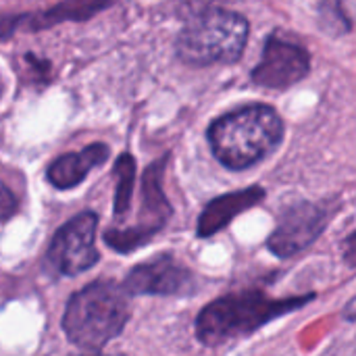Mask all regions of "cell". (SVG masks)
Segmentation results:
<instances>
[{"instance_id":"277c9868","label":"cell","mask_w":356,"mask_h":356,"mask_svg":"<svg viewBox=\"0 0 356 356\" xmlns=\"http://www.w3.org/2000/svg\"><path fill=\"white\" fill-rule=\"evenodd\" d=\"M250 38V21L232 8L211 6L188 19L175 40V56L194 69L234 65Z\"/></svg>"},{"instance_id":"52a82bcc","label":"cell","mask_w":356,"mask_h":356,"mask_svg":"<svg viewBox=\"0 0 356 356\" xmlns=\"http://www.w3.org/2000/svg\"><path fill=\"white\" fill-rule=\"evenodd\" d=\"M96 213L88 211L73 217L65 223L52 238L46 257L44 269L50 275H67L75 277L88 269H92L100 261V252L96 248Z\"/></svg>"},{"instance_id":"5bb4252c","label":"cell","mask_w":356,"mask_h":356,"mask_svg":"<svg viewBox=\"0 0 356 356\" xmlns=\"http://www.w3.org/2000/svg\"><path fill=\"white\" fill-rule=\"evenodd\" d=\"M317 25L330 38H342L353 31V19L344 8V0H321L317 6Z\"/></svg>"},{"instance_id":"ba28073f","label":"cell","mask_w":356,"mask_h":356,"mask_svg":"<svg viewBox=\"0 0 356 356\" xmlns=\"http://www.w3.org/2000/svg\"><path fill=\"white\" fill-rule=\"evenodd\" d=\"M313 56L300 42L269 33L263 44L261 60L250 71V81L263 90L284 92L309 77Z\"/></svg>"},{"instance_id":"9a60e30c","label":"cell","mask_w":356,"mask_h":356,"mask_svg":"<svg viewBox=\"0 0 356 356\" xmlns=\"http://www.w3.org/2000/svg\"><path fill=\"white\" fill-rule=\"evenodd\" d=\"M17 211H19V202H17L15 194L10 192V188L6 184L0 181V223L8 221Z\"/></svg>"},{"instance_id":"2e32d148","label":"cell","mask_w":356,"mask_h":356,"mask_svg":"<svg viewBox=\"0 0 356 356\" xmlns=\"http://www.w3.org/2000/svg\"><path fill=\"white\" fill-rule=\"evenodd\" d=\"M340 250H342V259H344L346 267L356 271V229L342 240Z\"/></svg>"},{"instance_id":"6da1fadb","label":"cell","mask_w":356,"mask_h":356,"mask_svg":"<svg viewBox=\"0 0 356 356\" xmlns=\"http://www.w3.org/2000/svg\"><path fill=\"white\" fill-rule=\"evenodd\" d=\"M286 138L280 111L267 102H248L215 117L207 127V142L229 171H248L277 152Z\"/></svg>"},{"instance_id":"7a4b0ae2","label":"cell","mask_w":356,"mask_h":356,"mask_svg":"<svg viewBox=\"0 0 356 356\" xmlns=\"http://www.w3.org/2000/svg\"><path fill=\"white\" fill-rule=\"evenodd\" d=\"M315 298L317 294L275 298L259 288L234 290L202 307L196 315L194 336L207 348H219L229 342L246 340L275 319L305 309Z\"/></svg>"},{"instance_id":"8fae6325","label":"cell","mask_w":356,"mask_h":356,"mask_svg":"<svg viewBox=\"0 0 356 356\" xmlns=\"http://www.w3.org/2000/svg\"><path fill=\"white\" fill-rule=\"evenodd\" d=\"M111 156V148L102 142L90 144L79 152H67L60 154L58 159H54L48 165L46 177L48 181L58 188V190H71L75 186H79L88 173L100 165H104Z\"/></svg>"},{"instance_id":"3957f363","label":"cell","mask_w":356,"mask_h":356,"mask_svg":"<svg viewBox=\"0 0 356 356\" xmlns=\"http://www.w3.org/2000/svg\"><path fill=\"white\" fill-rule=\"evenodd\" d=\"M129 294L123 284L92 282L75 292L63 315V332L69 342L86 353H100L129 321Z\"/></svg>"},{"instance_id":"4fadbf2b","label":"cell","mask_w":356,"mask_h":356,"mask_svg":"<svg viewBox=\"0 0 356 356\" xmlns=\"http://www.w3.org/2000/svg\"><path fill=\"white\" fill-rule=\"evenodd\" d=\"M115 198H113V213L115 217L127 215L131 207V196H134V184H136V159L129 152H121L119 159L115 161Z\"/></svg>"},{"instance_id":"8992f818","label":"cell","mask_w":356,"mask_h":356,"mask_svg":"<svg viewBox=\"0 0 356 356\" xmlns=\"http://www.w3.org/2000/svg\"><path fill=\"white\" fill-rule=\"evenodd\" d=\"M171 154H163L154 163H150L142 175V198L136 225L131 227H115L104 232V242L119 254H129L142 246H146L159 232H163L173 217V207L163 190V177Z\"/></svg>"},{"instance_id":"5b68a950","label":"cell","mask_w":356,"mask_h":356,"mask_svg":"<svg viewBox=\"0 0 356 356\" xmlns=\"http://www.w3.org/2000/svg\"><path fill=\"white\" fill-rule=\"evenodd\" d=\"M340 211L342 198L338 196L323 200H298L284 207L275 229L265 242L267 250L282 261L302 254L325 234Z\"/></svg>"},{"instance_id":"30bf717a","label":"cell","mask_w":356,"mask_h":356,"mask_svg":"<svg viewBox=\"0 0 356 356\" xmlns=\"http://www.w3.org/2000/svg\"><path fill=\"white\" fill-rule=\"evenodd\" d=\"M265 198H267V190L263 186L254 184V186H248L244 190L227 192V194H221V196L209 200L204 204L202 213L198 215L196 236L200 240H209V238L217 236L219 232L227 229L236 217L254 209Z\"/></svg>"},{"instance_id":"9c48e42d","label":"cell","mask_w":356,"mask_h":356,"mask_svg":"<svg viewBox=\"0 0 356 356\" xmlns=\"http://www.w3.org/2000/svg\"><path fill=\"white\" fill-rule=\"evenodd\" d=\"M129 296H186L196 292L198 282L192 269L171 252H161L129 269L123 280Z\"/></svg>"},{"instance_id":"e0dca14e","label":"cell","mask_w":356,"mask_h":356,"mask_svg":"<svg viewBox=\"0 0 356 356\" xmlns=\"http://www.w3.org/2000/svg\"><path fill=\"white\" fill-rule=\"evenodd\" d=\"M25 17L27 15H4V17H0V40L8 38L15 29L25 25Z\"/></svg>"},{"instance_id":"ac0fdd59","label":"cell","mask_w":356,"mask_h":356,"mask_svg":"<svg viewBox=\"0 0 356 356\" xmlns=\"http://www.w3.org/2000/svg\"><path fill=\"white\" fill-rule=\"evenodd\" d=\"M2 96H4V79L0 75V100H2Z\"/></svg>"},{"instance_id":"7c38bea8","label":"cell","mask_w":356,"mask_h":356,"mask_svg":"<svg viewBox=\"0 0 356 356\" xmlns=\"http://www.w3.org/2000/svg\"><path fill=\"white\" fill-rule=\"evenodd\" d=\"M113 0H63L38 15H27L25 25L27 29H48L65 21H88L96 13L111 6Z\"/></svg>"}]
</instances>
